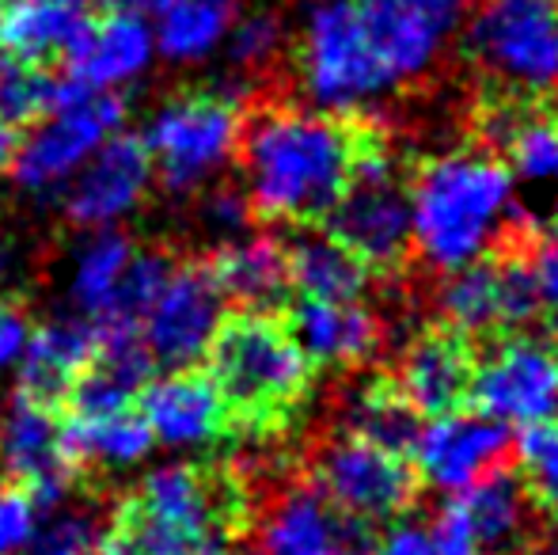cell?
<instances>
[{
  "instance_id": "cell-1",
  "label": "cell",
  "mask_w": 558,
  "mask_h": 555,
  "mask_svg": "<svg viewBox=\"0 0 558 555\" xmlns=\"http://www.w3.org/2000/svg\"><path fill=\"white\" fill-rule=\"evenodd\" d=\"M361 126L316 107L270 104L243 122V194L255 217L281 225H319L353 176Z\"/></svg>"
},
{
  "instance_id": "cell-2",
  "label": "cell",
  "mask_w": 558,
  "mask_h": 555,
  "mask_svg": "<svg viewBox=\"0 0 558 555\" xmlns=\"http://www.w3.org/2000/svg\"><path fill=\"white\" fill-rule=\"evenodd\" d=\"M411 255L437 275H452L532 237L509 168L490 148H448L407 176Z\"/></svg>"
},
{
  "instance_id": "cell-3",
  "label": "cell",
  "mask_w": 558,
  "mask_h": 555,
  "mask_svg": "<svg viewBox=\"0 0 558 555\" xmlns=\"http://www.w3.org/2000/svg\"><path fill=\"white\" fill-rule=\"evenodd\" d=\"M243 506L235 475L171 460L145 472L122 506L118 529L137 555H228Z\"/></svg>"
},
{
  "instance_id": "cell-4",
  "label": "cell",
  "mask_w": 558,
  "mask_h": 555,
  "mask_svg": "<svg viewBox=\"0 0 558 555\" xmlns=\"http://www.w3.org/2000/svg\"><path fill=\"white\" fill-rule=\"evenodd\" d=\"M206 358L225 408L247 422L255 437L286 426L312 388V362L296 347L289 324L270 312H240L225 319Z\"/></svg>"
},
{
  "instance_id": "cell-5",
  "label": "cell",
  "mask_w": 558,
  "mask_h": 555,
  "mask_svg": "<svg viewBox=\"0 0 558 555\" xmlns=\"http://www.w3.org/2000/svg\"><path fill=\"white\" fill-rule=\"evenodd\" d=\"M463 53L490 96H558V0H475L463 27Z\"/></svg>"
},
{
  "instance_id": "cell-6",
  "label": "cell",
  "mask_w": 558,
  "mask_h": 555,
  "mask_svg": "<svg viewBox=\"0 0 558 555\" xmlns=\"http://www.w3.org/2000/svg\"><path fill=\"white\" fill-rule=\"evenodd\" d=\"M407 176L391 141L376 126H361L353 176L338 206L327 214V232L345 244L368 275H399L411 260V202Z\"/></svg>"
},
{
  "instance_id": "cell-7",
  "label": "cell",
  "mask_w": 558,
  "mask_h": 555,
  "mask_svg": "<svg viewBox=\"0 0 558 555\" xmlns=\"http://www.w3.org/2000/svg\"><path fill=\"white\" fill-rule=\"evenodd\" d=\"M296 76L308 104L335 119H357L396 96L361 31L353 0H312L296 38Z\"/></svg>"
},
{
  "instance_id": "cell-8",
  "label": "cell",
  "mask_w": 558,
  "mask_h": 555,
  "mask_svg": "<svg viewBox=\"0 0 558 555\" xmlns=\"http://www.w3.org/2000/svg\"><path fill=\"white\" fill-rule=\"evenodd\" d=\"M243 122L247 119L232 92H179L163 99L141 134L163 191L186 198L214 186L240 153Z\"/></svg>"
},
{
  "instance_id": "cell-9",
  "label": "cell",
  "mask_w": 558,
  "mask_h": 555,
  "mask_svg": "<svg viewBox=\"0 0 558 555\" xmlns=\"http://www.w3.org/2000/svg\"><path fill=\"white\" fill-rule=\"evenodd\" d=\"M125 104L118 92H92L76 81L53 84V104L35 130L15 141L8 171L27 194L65 191L73 176L107 145L122 134Z\"/></svg>"
},
{
  "instance_id": "cell-10",
  "label": "cell",
  "mask_w": 558,
  "mask_h": 555,
  "mask_svg": "<svg viewBox=\"0 0 558 555\" xmlns=\"http://www.w3.org/2000/svg\"><path fill=\"white\" fill-rule=\"evenodd\" d=\"M312 487L357 526H391L418 503V475L407 453L384 449L350 430L327 437L312 457Z\"/></svg>"
},
{
  "instance_id": "cell-11",
  "label": "cell",
  "mask_w": 558,
  "mask_h": 555,
  "mask_svg": "<svg viewBox=\"0 0 558 555\" xmlns=\"http://www.w3.org/2000/svg\"><path fill=\"white\" fill-rule=\"evenodd\" d=\"M441 324L460 331L463 339H498L524 331L539 312L536 278L524 248H501L486 260L441 275L437 286Z\"/></svg>"
},
{
  "instance_id": "cell-12",
  "label": "cell",
  "mask_w": 558,
  "mask_h": 555,
  "mask_svg": "<svg viewBox=\"0 0 558 555\" xmlns=\"http://www.w3.org/2000/svg\"><path fill=\"white\" fill-rule=\"evenodd\" d=\"M506 430H529L558 419V347L529 331L498 335L475 358L471 403Z\"/></svg>"
},
{
  "instance_id": "cell-13",
  "label": "cell",
  "mask_w": 558,
  "mask_h": 555,
  "mask_svg": "<svg viewBox=\"0 0 558 555\" xmlns=\"http://www.w3.org/2000/svg\"><path fill=\"white\" fill-rule=\"evenodd\" d=\"M483 148L509 168L529 232L558 214V114L539 111L524 99L490 96L478 114Z\"/></svg>"
},
{
  "instance_id": "cell-14",
  "label": "cell",
  "mask_w": 558,
  "mask_h": 555,
  "mask_svg": "<svg viewBox=\"0 0 558 555\" xmlns=\"http://www.w3.org/2000/svg\"><path fill=\"white\" fill-rule=\"evenodd\" d=\"M225 297L206 267H171L137 319L141 347L156 365L191 370L209 354L225 324Z\"/></svg>"
},
{
  "instance_id": "cell-15",
  "label": "cell",
  "mask_w": 558,
  "mask_h": 555,
  "mask_svg": "<svg viewBox=\"0 0 558 555\" xmlns=\"http://www.w3.org/2000/svg\"><path fill=\"white\" fill-rule=\"evenodd\" d=\"M509 453H513V434L501 422L478 415L475 408H460L422 422L407 460L418 483L441 495H460L471 483L506 468Z\"/></svg>"
},
{
  "instance_id": "cell-16",
  "label": "cell",
  "mask_w": 558,
  "mask_h": 555,
  "mask_svg": "<svg viewBox=\"0 0 558 555\" xmlns=\"http://www.w3.org/2000/svg\"><path fill=\"white\" fill-rule=\"evenodd\" d=\"M73 457L65 449V430L50 403L15 396L0 411V472L23 483L38 510H58L73 487Z\"/></svg>"
},
{
  "instance_id": "cell-17",
  "label": "cell",
  "mask_w": 558,
  "mask_h": 555,
  "mask_svg": "<svg viewBox=\"0 0 558 555\" xmlns=\"http://www.w3.org/2000/svg\"><path fill=\"white\" fill-rule=\"evenodd\" d=\"M153 160L141 137L114 134L65 186V214L76 229H118L145 206L153 191Z\"/></svg>"
},
{
  "instance_id": "cell-18",
  "label": "cell",
  "mask_w": 558,
  "mask_h": 555,
  "mask_svg": "<svg viewBox=\"0 0 558 555\" xmlns=\"http://www.w3.org/2000/svg\"><path fill=\"white\" fill-rule=\"evenodd\" d=\"M353 8L391 88L399 92L434 73L452 35V23H445L434 8L422 0H353Z\"/></svg>"
},
{
  "instance_id": "cell-19",
  "label": "cell",
  "mask_w": 558,
  "mask_h": 555,
  "mask_svg": "<svg viewBox=\"0 0 558 555\" xmlns=\"http://www.w3.org/2000/svg\"><path fill=\"white\" fill-rule=\"evenodd\" d=\"M403 400L422 419L448 415L471 403V381H475V350L471 339L445 324L422 327L399 354V365L391 373Z\"/></svg>"
},
{
  "instance_id": "cell-20",
  "label": "cell",
  "mask_w": 558,
  "mask_h": 555,
  "mask_svg": "<svg viewBox=\"0 0 558 555\" xmlns=\"http://www.w3.org/2000/svg\"><path fill=\"white\" fill-rule=\"evenodd\" d=\"M137 411L153 442L171 453H194L221 442L228 415H232L214 381L191 370H171L163 377L148 381L141 388Z\"/></svg>"
},
{
  "instance_id": "cell-21",
  "label": "cell",
  "mask_w": 558,
  "mask_h": 555,
  "mask_svg": "<svg viewBox=\"0 0 558 555\" xmlns=\"http://www.w3.org/2000/svg\"><path fill=\"white\" fill-rule=\"evenodd\" d=\"M263 555H368L373 529L338 514L316 487H289L270 503L258 529Z\"/></svg>"
},
{
  "instance_id": "cell-22",
  "label": "cell",
  "mask_w": 558,
  "mask_h": 555,
  "mask_svg": "<svg viewBox=\"0 0 558 555\" xmlns=\"http://www.w3.org/2000/svg\"><path fill=\"white\" fill-rule=\"evenodd\" d=\"M445 510L460 521L478 555H529L536 548V510L521 480L506 468L452 495Z\"/></svg>"
},
{
  "instance_id": "cell-23",
  "label": "cell",
  "mask_w": 558,
  "mask_h": 555,
  "mask_svg": "<svg viewBox=\"0 0 558 555\" xmlns=\"http://www.w3.org/2000/svg\"><path fill=\"white\" fill-rule=\"evenodd\" d=\"M296 347L324 370H361L384 342V324L365 301H316L301 297L289 319Z\"/></svg>"
},
{
  "instance_id": "cell-24",
  "label": "cell",
  "mask_w": 558,
  "mask_h": 555,
  "mask_svg": "<svg viewBox=\"0 0 558 555\" xmlns=\"http://www.w3.org/2000/svg\"><path fill=\"white\" fill-rule=\"evenodd\" d=\"M156 58L153 27L145 15L107 12L104 20H92L76 50L65 58L69 81L84 84L92 92H118L125 84L141 81Z\"/></svg>"
},
{
  "instance_id": "cell-25",
  "label": "cell",
  "mask_w": 558,
  "mask_h": 555,
  "mask_svg": "<svg viewBox=\"0 0 558 555\" xmlns=\"http://www.w3.org/2000/svg\"><path fill=\"white\" fill-rule=\"evenodd\" d=\"M206 270L225 301L240 304L243 312L281 309L289 301V289H293L286 244L266 237V232H240L232 240H221Z\"/></svg>"
},
{
  "instance_id": "cell-26",
  "label": "cell",
  "mask_w": 558,
  "mask_h": 555,
  "mask_svg": "<svg viewBox=\"0 0 558 555\" xmlns=\"http://www.w3.org/2000/svg\"><path fill=\"white\" fill-rule=\"evenodd\" d=\"M133 252H137V244L118 229H96L73 248L65 289L73 309L92 327H122L118 324V312H122V289L125 275H130Z\"/></svg>"
},
{
  "instance_id": "cell-27",
  "label": "cell",
  "mask_w": 558,
  "mask_h": 555,
  "mask_svg": "<svg viewBox=\"0 0 558 555\" xmlns=\"http://www.w3.org/2000/svg\"><path fill=\"white\" fill-rule=\"evenodd\" d=\"M96 358V327L81 316H58L31 331L20 358V393L31 400L53 403L76 388Z\"/></svg>"
},
{
  "instance_id": "cell-28",
  "label": "cell",
  "mask_w": 558,
  "mask_h": 555,
  "mask_svg": "<svg viewBox=\"0 0 558 555\" xmlns=\"http://www.w3.org/2000/svg\"><path fill=\"white\" fill-rule=\"evenodd\" d=\"M61 430H65V449L73 464H96L104 472H130V468L145 464L156 449L153 434L133 403L99 411L73 408Z\"/></svg>"
},
{
  "instance_id": "cell-29",
  "label": "cell",
  "mask_w": 558,
  "mask_h": 555,
  "mask_svg": "<svg viewBox=\"0 0 558 555\" xmlns=\"http://www.w3.org/2000/svg\"><path fill=\"white\" fill-rule=\"evenodd\" d=\"M88 23L84 0H8L0 15V43L12 58L46 65L53 58L65 61Z\"/></svg>"
},
{
  "instance_id": "cell-30",
  "label": "cell",
  "mask_w": 558,
  "mask_h": 555,
  "mask_svg": "<svg viewBox=\"0 0 558 555\" xmlns=\"http://www.w3.org/2000/svg\"><path fill=\"white\" fill-rule=\"evenodd\" d=\"M235 20H240V0H160L148 27L156 53L175 65H194L221 50Z\"/></svg>"
},
{
  "instance_id": "cell-31",
  "label": "cell",
  "mask_w": 558,
  "mask_h": 555,
  "mask_svg": "<svg viewBox=\"0 0 558 555\" xmlns=\"http://www.w3.org/2000/svg\"><path fill=\"white\" fill-rule=\"evenodd\" d=\"M289 281L301 297L316 301H365L368 270L345 244H338L331 232H301L286 248Z\"/></svg>"
},
{
  "instance_id": "cell-32",
  "label": "cell",
  "mask_w": 558,
  "mask_h": 555,
  "mask_svg": "<svg viewBox=\"0 0 558 555\" xmlns=\"http://www.w3.org/2000/svg\"><path fill=\"white\" fill-rule=\"evenodd\" d=\"M422 426V415L403 400L391 377H368L350 393L342 411V430L361 434L384 449L407 453Z\"/></svg>"
},
{
  "instance_id": "cell-33",
  "label": "cell",
  "mask_w": 558,
  "mask_h": 555,
  "mask_svg": "<svg viewBox=\"0 0 558 555\" xmlns=\"http://www.w3.org/2000/svg\"><path fill=\"white\" fill-rule=\"evenodd\" d=\"M517 480L529 495L532 510L558 521V419L521 430L513 442Z\"/></svg>"
},
{
  "instance_id": "cell-34",
  "label": "cell",
  "mask_w": 558,
  "mask_h": 555,
  "mask_svg": "<svg viewBox=\"0 0 558 555\" xmlns=\"http://www.w3.org/2000/svg\"><path fill=\"white\" fill-rule=\"evenodd\" d=\"M368 555H478V548L460 529V521L441 510L437 518L391 521L384 536H373Z\"/></svg>"
},
{
  "instance_id": "cell-35",
  "label": "cell",
  "mask_w": 558,
  "mask_h": 555,
  "mask_svg": "<svg viewBox=\"0 0 558 555\" xmlns=\"http://www.w3.org/2000/svg\"><path fill=\"white\" fill-rule=\"evenodd\" d=\"M104 533L107 526L99 521L96 510L58 506V510H50V518L38 521L35 536H31L23 555H96Z\"/></svg>"
},
{
  "instance_id": "cell-36",
  "label": "cell",
  "mask_w": 558,
  "mask_h": 555,
  "mask_svg": "<svg viewBox=\"0 0 558 555\" xmlns=\"http://www.w3.org/2000/svg\"><path fill=\"white\" fill-rule=\"evenodd\" d=\"M53 84L58 81H50L43 65L8 53V58L0 61V114H4L12 126L43 119L53 104Z\"/></svg>"
},
{
  "instance_id": "cell-37",
  "label": "cell",
  "mask_w": 558,
  "mask_h": 555,
  "mask_svg": "<svg viewBox=\"0 0 558 555\" xmlns=\"http://www.w3.org/2000/svg\"><path fill=\"white\" fill-rule=\"evenodd\" d=\"M225 43H228V61L243 76H258L278 61L281 46H286V27H281V20L274 12H251L232 23Z\"/></svg>"
},
{
  "instance_id": "cell-38",
  "label": "cell",
  "mask_w": 558,
  "mask_h": 555,
  "mask_svg": "<svg viewBox=\"0 0 558 555\" xmlns=\"http://www.w3.org/2000/svg\"><path fill=\"white\" fill-rule=\"evenodd\" d=\"M198 217L206 232H214V237H221V240H232V237H240V232H247V221L255 214H251V206H247V194L235 191V186H206V191H202Z\"/></svg>"
},
{
  "instance_id": "cell-39",
  "label": "cell",
  "mask_w": 558,
  "mask_h": 555,
  "mask_svg": "<svg viewBox=\"0 0 558 555\" xmlns=\"http://www.w3.org/2000/svg\"><path fill=\"white\" fill-rule=\"evenodd\" d=\"M38 506L23 487H0V555H23L38 529Z\"/></svg>"
},
{
  "instance_id": "cell-40",
  "label": "cell",
  "mask_w": 558,
  "mask_h": 555,
  "mask_svg": "<svg viewBox=\"0 0 558 555\" xmlns=\"http://www.w3.org/2000/svg\"><path fill=\"white\" fill-rule=\"evenodd\" d=\"M529 263H532V278H536L539 312L551 316V324L558 327V225L532 240Z\"/></svg>"
},
{
  "instance_id": "cell-41",
  "label": "cell",
  "mask_w": 558,
  "mask_h": 555,
  "mask_svg": "<svg viewBox=\"0 0 558 555\" xmlns=\"http://www.w3.org/2000/svg\"><path fill=\"white\" fill-rule=\"evenodd\" d=\"M31 331L35 327H31L27 312L15 301H8V297H0V373H12L20 365Z\"/></svg>"
},
{
  "instance_id": "cell-42",
  "label": "cell",
  "mask_w": 558,
  "mask_h": 555,
  "mask_svg": "<svg viewBox=\"0 0 558 555\" xmlns=\"http://www.w3.org/2000/svg\"><path fill=\"white\" fill-rule=\"evenodd\" d=\"M23 275V255L15 244H8V240H0V297L8 293V289L20 281Z\"/></svg>"
},
{
  "instance_id": "cell-43",
  "label": "cell",
  "mask_w": 558,
  "mask_h": 555,
  "mask_svg": "<svg viewBox=\"0 0 558 555\" xmlns=\"http://www.w3.org/2000/svg\"><path fill=\"white\" fill-rule=\"evenodd\" d=\"M96 555H137V548L130 544V536L122 533V529H107L104 541H99Z\"/></svg>"
},
{
  "instance_id": "cell-44",
  "label": "cell",
  "mask_w": 558,
  "mask_h": 555,
  "mask_svg": "<svg viewBox=\"0 0 558 555\" xmlns=\"http://www.w3.org/2000/svg\"><path fill=\"white\" fill-rule=\"evenodd\" d=\"M422 4L434 8V12L441 15L445 23H452V27H456V23H460V15L468 12V8L475 4V0H422Z\"/></svg>"
},
{
  "instance_id": "cell-45",
  "label": "cell",
  "mask_w": 558,
  "mask_h": 555,
  "mask_svg": "<svg viewBox=\"0 0 558 555\" xmlns=\"http://www.w3.org/2000/svg\"><path fill=\"white\" fill-rule=\"evenodd\" d=\"M15 141H20V137H15V126L4 119V114H0V176H4V171H8V164H12Z\"/></svg>"
},
{
  "instance_id": "cell-46",
  "label": "cell",
  "mask_w": 558,
  "mask_h": 555,
  "mask_svg": "<svg viewBox=\"0 0 558 555\" xmlns=\"http://www.w3.org/2000/svg\"><path fill=\"white\" fill-rule=\"evenodd\" d=\"M99 4L107 8V12H125V15H145L153 12L160 0H99Z\"/></svg>"
},
{
  "instance_id": "cell-47",
  "label": "cell",
  "mask_w": 558,
  "mask_h": 555,
  "mask_svg": "<svg viewBox=\"0 0 558 555\" xmlns=\"http://www.w3.org/2000/svg\"><path fill=\"white\" fill-rule=\"evenodd\" d=\"M529 555H558V536H547L544 544H536Z\"/></svg>"
},
{
  "instance_id": "cell-48",
  "label": "cell",
  "mask_w": 558,
  "mask_h": 555,
  "mask_svg": "<svg viewBox=\"0 0 558 555\" xmlns=\"http://www.w3.org/2000/svg\"><path fill=\"white\" fill-rule=\"evenodd\" d=\"M228 555H263V552H228Z\"/></svg>"
},
{
  "instance_id": "cell-49",
  "label": "cell",
  "mask_w": 558,
  "mask_h": 555,
  "mask_svg": "<svg viewBox=\"0 0 558 555\" xmlns=\"http://www.w3.org/2000/svg\"><path fill=\"white\" fill-rule=\"evenodd\" d=\"M4 4H8V0H0V15H4Z\"/></svg>"
}]
</instances>
